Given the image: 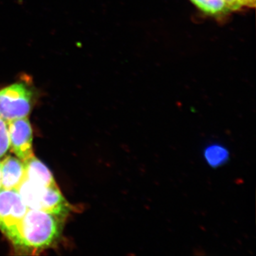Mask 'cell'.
I'll list each match as a JSON object with an SVG mask.
<instances>
[{"mask_svg": "<svg viewBox=\"0 0 256 256\" xmlns=\"http://www.w3.org/2000/svg\"><path fill=\"white\" fill-rule=\"evenodd\" d=\"M63 218L28 208L20 225V248L42 250L53 245L62 233Z\"/></svg>", "mask_w": 256, "mask_h": 256, "instance_id": "cell-1", "label": "cell"}, {"mask_svg": "<svg viewBox=\"0 0 256 256\" xmlns=\"http://www.w3.org/2000/svg\"><path fill=\"white\" fill-rule=\"evenodd\" d=\"M16 190L28 208L43 210L63 218L70 212V205L57 185L42 186L24 178Z\"/></svg>", "mask_w": 256, "mask_h": 256, "instance_id": "cell-2", "label": "cell"}, {"mask_svg": "<svg viewBox=\"0 0 256 256\" xmlns=\"http://www.w3.org/2000/svg\"><path fill=\"white\" fill-rule=\"evenodd\" d=\"M28 210L18 190H0V230L18 248L20 225Z\"/></svg>", "mask_w": 256, "mask_h": 256, "instance_id": "cell-3", "label": "cell"}, {"mask_svg": "<svg viewBox=\"0 0 256 256\" xmlns=\"http://www.w3.org/2000/svg\"><path fill=\"white\" fill-rule=\"evenodd\" d=\"M34 92L24 82H16L0 90V118L6 121L28 117Z\"/></svg>", "mask_w": 256, "mask_h": 256, "instance_id": "cell-4", "label": "cell"}, {"mask_svg": "<svg viewBox=\"0 0 256 256\" xmlns=\"http://www.w3.org/2000/svg\"><path fill=\"white\" fill-rule=\"evenodd\" d=\"M10 148L23 162L34 156L33 132L28 117L6 122Z\"/></svg>", "mask_w": 256, "mask_h": 256, "instance_id": "cell-5", "label": "cell"}, {"mask_svg": "<svg viewBox=\"0 0 256 256\" xmlns=\"http://www.w3.org/2000/svg\"><path fill=\"white\" fill-rule=\"evenodd\" d=\"M0 163L2 190H18L25 178L23 162L14 156H8Z\"/></svg>", "mask_w": 256, "mask_h": 256, "instance_id": "cell-6", "label": "cell"}, {"mask_svg": "<svg viewBox=\"0 0 256 256\" xmlns=\"http://www.w3.org/2000/svg\"><path fill=\"white\" fill-rule=\"evenodd\" d=\"M25 166V178L36 184L44 186H56L53 174L48 168L34 156L24 162Z\"/></svg>", "mask_w": 256, "mask_h": 256, "instance_id": "cell-7", "label": "cell"}, {"mask_svg": "<svg viewBox=\"0 0 256 256\" xmlns=\"http://www.w3.org/2000/svg\"><path fill=\"white\" fill-rule=\"evenodd\" d=\"M206 162L212 168H218L228 160V150L220 144H212L207 146L204 152Z\"/></svg>", "mask_w": 256, "mask_h": 256, "instance_id": "cell-8", "label": "cell"}, {"mask_svg": "<svg viewBox=\"0 0 256 256\" xmlns=\"http://www.w3.org/2000/svg\"><path fill=\"white\" fill-rule=\"evenodd\" d=\"M191 1L202 12L214 16L224 14L229 10L224 0H191Z\"/></svg>", "mask_w": 256, "mask_h": 256, "instance_id": "cell-9", "label": "cell"}, {"mask_svg": "<svg viewBox=\"0 0 256 256\" xmlns=\"http://www.w3.org/2000/svg\"><path fill=\"white\" fill-rule=\"evenodd\" d=\"M10 148L8 124L0 118V158L4 156Z\"/></svg>", "mask_w": 256, "mask_h": 256, "instance_id": "cell-10", "label": "cell"}, {"mask_svg": "<svg viewBox=\"0 0 256 256\" xmlns=\"http://www.w3.org/2000/svg\"><path fill=\"white\" fill-rule=\"evenodd\" d=\"M229 10H237L245 6H255L256 0H224Z\"/></svg>", "mask_w": 256, "mask_h": 256, "instance_id": "cell-11", "label": "cell"}, {"mask_svg": "<svg viewBox=\"0 0 256 256\" xmlns=\"http://www.w3.org/2000/svg\"><path fill=\"white\" fill-rule=\"evenodd\" d=\"M1 190V163H0V190Z\"/></svg>", "mask_w": 256, "mask_h": 256, "instance_id": "cell-12", "label": "cell"}]
</instances>
